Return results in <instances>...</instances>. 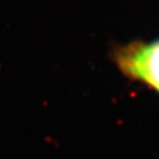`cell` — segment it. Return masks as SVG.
<instances>
[{
  "label": "cell",
  "instance_id": "cell-1",
  "mask_svg": "<svg viewBox=\"0 0 159 159\" xmlns=\"http://www.w3.org/2000/svg\"><path fill=\"white\" fill-rule=\"evenodd\" d=\"M113 57L125 76L143 83L159 94V39L117 47Z\"/></svg>",
  "mask_w": 159,
  "mask_h": 159
}]
</instances>
